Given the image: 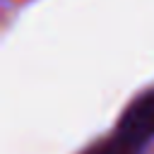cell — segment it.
<instances>
[{
    "instance_id": "1",
    "label": "cell",
    "mask_w": 154,
    "mask_h": 154,
    "mask_svg": "<svg viewBox=\"0 0 154 154\" xmlns=\"http://www.w3.org/2000/svg\"><path fill=\"white\" fill-rule=\"evenodd\" d=\"M113 140L135 152H142L154 140V89L137 96L123 111Z\"/></svg>"
}]
</instances>
